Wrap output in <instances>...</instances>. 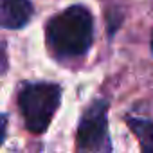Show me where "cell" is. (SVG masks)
<instances>
[{
    "label": "cell",
    "mask_w": 153,
    "mask_h": 153,
    "mask_svg": "<svg viewBox=\"0 0 153 153\" xmlns=\"http://www.w3.org/2000/svg\"><path fill=\"white\" fill-rule=\"evenodd\" d=\"M92 34V15L83 6H72L63 13L54 15L45 27L47 47L59 59L83 56L90 49Z\"/></svg>",
    "instance_id": "6da1fadb"
},
{
    "label": "cell",
    "mask_w": 153,
    "mask_h": 153,
    "mask_svg": "<svg viewBox=\"0 0 153 153\" xmlns=\"http://www.w3.org/2000/svg\"><path fill=\"white\" fill-rule=\"evenodd\" d=\"M61 99V88L52 83L25 85L18 94V106L22 110L25 126L33 133H42L49 128Z\"/></svg>",
    "instance_id": "7a4b0ae2"
},
{
    "label": "cell",
    "mask_w": 153,
    "mask_h": 153,
    "mask_svg": "<svg viewBox=\"0 0 153 153\" xmlns=\"http://www.w3.org/2000/svg\"><path fill=\"white\" fill-rule=\"evenodd\" d=\"M108 105L105 101H96L81 117L76 146L78 153H108Z\"/></svg>",
    "instance_id": "3957f363"
},
{
    "label": "cell",
    "mask_w": 153,
    "mask_h": 153,
    "mask_svg": "<svg viewBox=\"0 0 153 153\" xmlns=\"http://www.w3.org/2000/svg\"><path fill=\"white\" fill-rule=\"evenodd\" d=\"M33 15V4L29 0H0V27L20 29Z\"/></svg>",
    "instance_id": "277c9868"
},
{
    "label": "cell",
    "mask_w": 153,
    "mask_h": 153,
    "mask_svg": "<svg viewBox=\"0 0 153 153\" xmlns=\"http://www.w3.org/2000/svg\"><path fill=\"white\" fill-rule=\"evenodd\" d=\"M126 123L135 133V137L139 139L142 153H153V123L148 119H137V117H128Z\"/></svg>",
    "instance_id": "5b68a950"
},
{
    "label": "cell",
    "mask_w": 153,
    "mask_h": 153,
    "mask_svg": "<svg viewBox=\"0 0 153 153\" xmlns=\"http://www.w3.org/2000/svg\"><path fill=\"white\" fill-rule=\"evenodd\" d=\"M7 70V51H6V43L0 40V74H4Z\"/></svg>",
    "instance_id": "8992f818"
},
{
    "label": "cell",
    "mask_w": 153,
    "mask_h": 153,
    "mask_svg": "<svg viewBox=\"0 0 153 153\" xmlns=\"http://www.w3.org/2000/svg\"><path fill=\"white\" fill-rule=\"evenodd\" d=\"M6 128H7V119H6V115H0V144L4 142V137H6Z\"/></svg>",
    "instance_id": "52a82bcc"
},
{
    "label": "cell",
    "mask_w": 153,
    "mask_h": 153,
    "mask_svg": "<svg viewBox=\"0 0 153 153\" xmlns=\"http://www.w3.org/2000/svg\"><path fill=\"white\" fill-rule=\"evenodd\" d=\"M151 52H153V34H151Z\"/></svg>",
    "instance_id": "ba28073f"
}]
</instances>
